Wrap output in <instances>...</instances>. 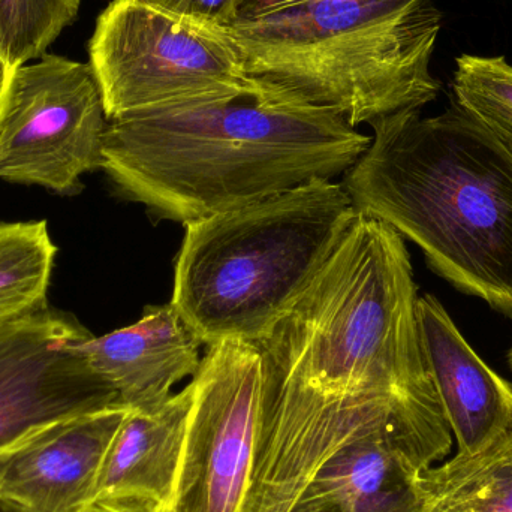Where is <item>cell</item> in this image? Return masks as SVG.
<instances>
[{"label":"cell","instance_id":"obj_1","mask_svg":"<svg viewBox=\"0 0 512 512\" xmlns=\"http://www.w3.org/2000/svg\"><path fill=\"white\" fill-rule=\"evenodd\" d=\"M372 138L256 87L108 122L102 170L126 200L189 225L345 174Z\"/></svg>","mask_w":512,"mask_h":512},{"label":"cell","instance_id":"obj_12","mask_svg":"<svg viewBox=\"0 0 512 512\" xmlns=\"http://www.w3.org/2000/svg\"><path fill=\"white\" fill-rule=\"evenodd\" d=\"M427 370L457 442L456 456L489 447L512 424V385L460 333L435 295L418 298Z\"/></svg>","mask_w":512,"mask_h":512},{"label":"cell","instance_id":"obj_2","mask_svg":"<svg viewBox=\"0 0 512 512\" xmlns=\"http://www.w3.org/2000/svg\"><path fill=\"white\" fill-rule=\"evenodd\" d=\"M345 173L355 209L414 242L459 291L512 319V156L456 102L435 117L403 110L370 123Z\"/></svg>","mask_w":512,"mask_h":512},{"label":"cell","instance_id":"obj_19","mask_svg":"<svg viewBox=\"0 0 512 512\" xmlns=\"http://www.w3.org/2000/svg\"><path fill=\"white\" fill-rule=\"evenodd\" d=\"M170 14L228 30L236 21L237 0H140Z\"/></svg>","mask_w":512,"mask_h":512},{"label":"cell","instance_id":"obj_23","mask_svg":"<svg viewBox=\"0 0 512 512\" xmlns=\"http://www.w3.org/2000/svg\"><path fill=\"white\" fill-rule=\"evenodd\" d=\"M11 71V66L6 63V60L0 54V111H2L3 99H5L6 87H8Z\"/></svg>","mask_w":512,"mask_h":512},{"label":"cell","instance_id":"obj_11","mask_svg":"<svg viewBox=\"0 0 512 512\" xmlns=\"http://www.w3.org/2000/svg\"><path fill=\"white\" fill-rule=\"evenodd\" d=\"M128 412L123 406L87 412L0 448V502L26 512H86Z\"/></svg>","mask_w":512,"mask_h":512},{"label":"cell","instance_id":"obj_20","mask_svg":"<svg viewBox=\"0 0 512 512\" xmlns=\"http://www.w3.org/2000/svg\"><path fill=\"white\" fill-rule=\"evenodd\" d=\"M304 2H309V0H237L234 24L256 20V18L265 17L271 12Z\"/></svg>","mask_w":512,"mask_h":512},{"label":"cell","instance_id":"obj_17","mask_svg":"<svg viewBox=\"0 0 512 512\" xmlns=\"http://www.w3.org/2000/svg\"><path fill=\"white\" fill-rule=\"evenodd\" d=\"M451 87L453 101L512 156V66L505 57L462 54Z\"/></svg>","mask_w":512,"mask_h":512},{"label":"cell","instance_id":"obj_3","mask_svg":"<svg viewBox=\"0 0 512 512\" xmlns=\"http://www.w3.org/2000/svg\"><path fill=\"white\" fill-rule=\"evenodd\" d=\"M432 0H309L228 29L246 77L351 126L435 101Z\"/></svg>","mask_w":512,"mask_h":512},{"label":"cell","instance_id":"obj_10","mask_svg":"<svg viewBox=\"0 0 512 512\" xmlns=\"http://www.w3.org/2000/svg\"><path fill=\"white\" fill-rule=\"evenodd\" d=\"M92 336L72 313L45 307L0 325V448L56 421L120 406L87 364Z\"/></svg>","mask_w":512,"mask_h":512},{"label":"cell","instance_id":"obj_14","mask_svg":"<svg viewBox=\"0 0 512 512\" xmlns=\"http://www.w3.org/2000/svg\"><path fill=\"white\" fill-rule=\"evenodd\" d=\"M194 387L150 411L129 409L102 463L96 499L143 502L162 512L173 496Z\"/></svg>","mask_w":512,"mask_h":512},{"label":"cell","instance_id":"obj_24","mask_svg":"<svg viewBox=\"0 0 512 512\" xmlns=\"http://www.w3.org/2000/svg\"><path fill=\"white\" fill-rule=\"evenodd\" d=\"M0 512H26L15 507V505L8 504V502H0Z\"/></svg>","mask_w":512,"mask_h":512},{"label":"cell","instance_id":"obj_18","mask_svg":"<svg viewBox=\"0 0 512 512\" xmlns=\"http://www.w3.org/2000/svg\"><path fill=\"white\" fill-rule=\"evenodd\" d=\"M81 0H0V54L11 69L42 56L77 17Z\"/></svg>","mask_w":512,"mask_h":512},{"label":"cell","instance_id":"obj_8","mask_svg":"<svg viewBox=\"0 0 512 512\" xmlns=\"http://www.w3.org/2000/svg\"><path fill=\"white\" fill-rule=\"evenodd\" d=\"M108 128L90 63L44 56L9 75L0 111V179L62 195L102 170Z\"/></svg>","mask_w":512,"mask_h":512},{"label":"cell","instance_id":"obj_7","mask_svg":"<svg viewBox=\"0 0 512 512\" xmlns=\"http://www.w3.org/2000/svg\"><path fill=\"white\" fill-rule=\"evenodd\" d=\"M259 343H213L192 376L191 412L173 496L162 512H243L268 388Z\"/></svg>","mask_w":512,"mask_h":512},{"label":"cell","instance_id":"obj_25","mask_svg":"<svg viewBox=\"0 0 512 512\" xmlns=\"http://www.w3.org/2000/svg\"><path fill=\"white\" fill-rule=\"evenodd\" d=\"M508 364H510V367L512 370V346H511L510 352H508Z\"/></svg>","mask_w":512,"mask_h":512},{"label":"cell","instance_id":"obj_4","mask_svg":"<svg viewBox=\"0 0 512 512\" xmlns=\"http://www.w3.org/2000/svg\"><path fill=\"white\" fill-rule=\"evenodd\" d=\"M418 298L403 237L358 212L259 345L277 375L322 393L438 397L421 346Z\"/></svg>","mask_w":512,"mask_h":512},{"label":"cell","instance_id":"obj_9","mask_svg":"<svg viewBox=\"0 0 512 512\" xmlns=\"http://www.w3.org/2000/svg\"><path fill=\"white\" fill-rule=\"evenodd\" d=\"M451 447L453 432L438 397H397L340 445L306 492L337 512H427L424 472Z\"/></svg>","mask_w":512,"mask_h":512},{"label":"cell","instance_id":"obj_6","mask_svg":"<svg viewBox=\"0 0 512 512\" xmlns=\"http://www.w3.org/2000/svg\"><path fill=\"white\" fill-rule=\"evenodd\" d=\"M89 56L108 122L256 87L246 77L228 30L140 0H113L105 8Z\"/></svg>","mask_w":512,"mask_h":512},{"label":"cell","instance_id":"obj_22","mask_svg":"<svg viewBox=\"0 0 512 512\" xmlns=\"http://www.w3.org/2000/svg\"><path fill=\"white\" fill-rule=\"evenodd\" d=\"M291 512H337V510L324 499L306 492L298 499L297 505Z\"/></svg>","mask_w":512,"mask_h":512},{"label":"cell","instance_id":"obj_15","mask_svg":"<svg viewBox=\"0 0 512 512\" xmlns=\"http://www.w3.org/2000/svg\"><path fill=\"white\" fill-rule=\"evenodd\" d=\"M427 512H512V424L474 456L424 472Z\"/></svg>","mask_w":512,"mask_h":512},{"label":"cell","instance_id":"obj_13","mask_svg":"<svg viewBox=\"0 0 512 512\" xmlns=\"http://www.w3.org/2000/svg\"><path fill=\"white\" fill-rule=\"evenodd\" d=\"M203 342L173 303L147 307L140 321L81 343L87 364L120 406L150 411L200 367Z\"/></svg>","mask_w":512,"mask_h":512},{"label":"cell","instance_id":"obj_21","mask_svg":"<svg viewBox=\"0 0 512 512\" xmlns=\"http://www.w3.org/2000/svg\"><path fill=\"white\" fill-rule=\"evenodd\" d=\"M86 512H158L152 505L125 499H96Z\"/></svg>","mask_w":512,"mask_h":512},{"label":"cell","instance_id":"obj_16","mask_svg":"<svg viewBox=\"0 0 512 512\" xmlns=\"http://www.w3.org/2000/svg\"><path fill=\"white\" fill-rule=\"evenodd\" d=\"M56 254L47 222L0 224V325L48 307Z\"/></svg>","mask_w":512,"mask_h":512},{"label":"cell","instance_id":"obj_5","mask_svg":"<svg viewBox=\"0 0 512 512\" xmlns=\"http://www.w3.org/2000/svg\"><path fill=\"white\" fill-rule=\"evenodd\" d=\"M357 216L343 185L313 180L186 225L171 303L203 345L262 343Z\"/></svg>","mask_w":512,"mask_h":512}]
</instances>
